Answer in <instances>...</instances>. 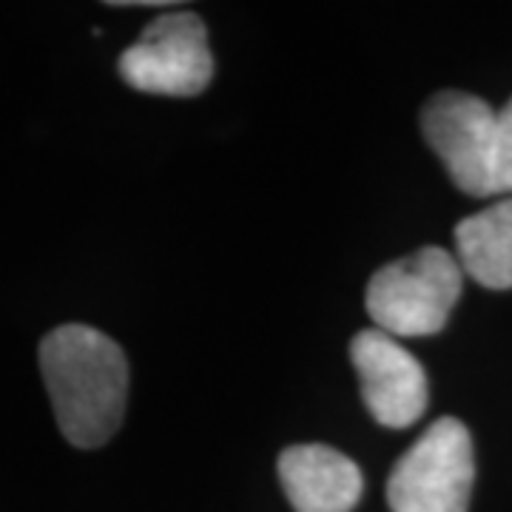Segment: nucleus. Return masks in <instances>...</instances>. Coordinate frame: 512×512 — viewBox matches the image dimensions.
<instances>
[{
	"label": "nucleus",
	"instance_id": "0eeeda50",
	"mask_svg": "<svg viewBox=\"0 0 512 512\" xmlns=\"http://www.w3.org/2000/svg\"><path fill=\"white\" fill-rule=\"evenodd\" d=\"M276 470L293 512H350L365 493L359 464L328 444H293Z\"/></svg>",
	"mask_w": 512,
	"mask_h": 512
},
{
	"label": "nucleus",
	"instance_id": "f03ea898",
	"mask_svg": "<svg viewBox=\"0 0 512 512\" xmlns=\"http://www.w3.org/2000/svg\"><path fill=\"white\" fill-rule=\"evenodd\" d=\"M464 271L439 245L419 248L379 268L365 293L373 325L393 339L439 333L461 296Z\"/></svg>",
	"mask_w": 512,
	"mask_h": 512
},
{
	"label": "nucleus",
	"instance_id": "39448f33",
	"mask_svg": "<svg viewBox=\"0 0 512 512\" xmlns=\"http://www.w3.org/2000/svg\"><path fill=\"white\" fill-rule=\"evenodd\" d=\"M495 109L476 94L439 92L421 111V131L458 191L490 197Z\"/></svg>",
	"mask_w": 512,
	"mask_h": 512
},
{
	"label": "nucleus",
	"instance_id": "7ed1b4c3",
	"mask_svg": "<svg viewBox=\"0 0 512 512\" xmlns=\"http://www.w3.org/2000/svg\"><path fill=\"white\" fill-rule=\"evenodd\" d=\"M476 484L473 436L464 421L436 419L387 478L393 512H467Z\"/></svg>",
	"mask_w": 512,
	"mask_h": 512
},
{
	"label": "nucleus",
	"instance_id": "6e6552de",
	"mask_svg": "<svg viewBox=\"0 0 512 512\" xmlns=\"http://www.w3.org/2000/svg\"><path fill=\"white\" fill-rule=\"evenodd\" d=\"M461 271L490 291L512 288V197L456 225Z\"/></svg>",
	"mask_w": 512,
	"mask_h": 512
},
{
	"label": "nucleus",
	"instance_id": "20e7f679",
	"mask_svg": "<svg viewBox=\"0 0 512 512\" xmlns=\"http://www.w3.org/2000/svg\"><path fill=\"white\" fill-rule=\"evenodd\" d=\"M117 72L131 89L163 97H197L214 77L208 32L194 12H165L120 55Z\"/></svg>",
	"mask_w": 512,
	"mask_h": 512
},
{
	"label": "nucleus",
	"instance_id": "1a4fd4ad",
	"mask_svg": "<svg viewBox=\"0 0 512 512\" xmlns=\"http://www.w3.org/2000/svg\"><path fill=\"white\" fill-rule=\"evenodd\" d=\"M490 194H512V97L495 111L490 148Z\"/></svg>",
	"mask_w": 512,
	"mask_h": 512
},
{
	"label": "nucleus",
	"instance_id": "f257e3e1",
	"mask_svg": "<svg viewBox=\"0 0 512 512\" xmlns=\"http://www.w3.org/2000/svg\"><path fill=\"white\" fill-rule=\"evenodd\" d=\"M40 373L63 439L94 450L120 430L128 402V362L103 330L60 325L40 342Z\"/></svg>",
	"mask_w": 512,
	"mask_h": 512
},
{
	"label": "nucleus",
	"instance_id": "423d86ee",
	"mask_svg": "<svg viewBox=\"0 0 512 512\" xmlns=\"http://www.w3.org/2000/svg\"><path fill=\"white\" fill-rule=\"evenodd\" d=\"M362 402L376 424L404 430L419 421L430 402L427 373L399 339L379 328L359 330L350 342Z\"/></svg>",
	"mask_w": 512,
	"mask_h": 512
}]
</instances>
